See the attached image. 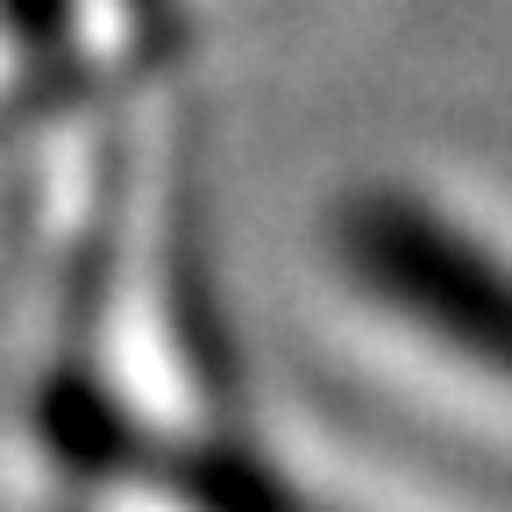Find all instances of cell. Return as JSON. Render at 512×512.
Here are the masks:
<instances>
[{
  "instance_id": "obj_1",
  "label": "cell",
  "mask_w": 512,
  "mask_h": 512,
  "mask_svg": "<svg viewBox=\"0 0 512 512\" xmlns=\"http://www.w3.org/2000/svg\"><path fill=\"white\" fill-rule=\"evenodd\" d=\"M342 256L406 328L512 384V256L470 221L420 192H363L342 221Z\"/></svg>"
},
{
  "instance_id": "obj_2",
  "label": "cell",
  "mask_w": 512,
  "mask_h": 512,
  "mask_svg": "<svg viewBox=\"0 0 512 512\" xmlns=\"http://www.w3.org/2000/svg\"><path fill=\"white\" fill-rule=\"evenodd\" d=\"M0 57H8L0 128L114 107L93 36V0H0Z\"/></svg>"
},
{
  "instance_id": "obj_3",
  "label": "cell",
  "mask_w": 512,
  "mask_h": 512,
  "mask_svg": "<svg viewBox=\"0 0 512 512\" xmlns=\"http://www.w3.org/2000/svg\"><path fill=\"white\" fill-rule=\"evenodd\" d=\"M107 36H100V64H107V93H157L185 72L192 57V0H93Z\"/></svg>"
}]
</instances>
